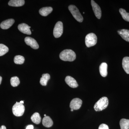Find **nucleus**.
Here are the masks:
<instances>
[{"label":"nucleus","instance_id":"obj_1","mask_svg":"<svg viewBox=\"0 0 129 129\" xmlns=\"http://www.w3.org/2000/svg\"><path fill=\"white\" fill-rule=\"evenodd\" d=\"M59 56L60 59L63 61L71 62L75 60L76 55L74 51L67 49L62 51L60 53Z\"/></svg>","mask_w":129,"mask_h":129},{"label":"nucleus","instance_id":"obj_2","mask_svg":"<svg viewBox=\"0 0 129 129\" xmlns=\"http://www.w3.org/2000/svg\"><path fill=\"white\" fill-rule=\"evenodd\" d=\"M108 99L107 98L103 97L95 104L94 109L96 111H102L107 108L108 106Z\"/></svg>","mask_w":129,"mask_h":129},{"label":"nucleus","instance_id":"obj_3","mask_svg":"<svg viewBox=\"0 0 129 129\" xmlns=\"http://www.w3.org/2000/svg\"><path fill=\"white\" fill-rule=\"evenodd\" d=\"M69 9L75 19L79 22H82L83 18L80 12L78 9L74 5H70L68 7Z\"/></svg>","mask_w":129,"mask_h":129},{"label":"nucleus","instance_id":"obj_4","mask_svg":"<svg viewBox=\"0 0 129 129\" xmlns=\"http://www.w3.org/2000/svg\"><path fill=\"white\" fill-rule=\"evenodd\" d=\"M25 111V107L20 102H16L12 108L13 114L17 117H21L23 115Z\"/></svg>","mask_w":129,"mask_h":129},{"label":"nucleus","instance_id":"obj_5","mask_svg":"<svg viewBox=\"0 0 129 129\" xmlns=\"http://www.w3.org/2000/svg\"><path fill=\"white\" fill-rule=\"evenodd\" d=\"M97 38L95 34L91 33L86 36L85 39L86 45L88 47L94 46L96 44Z\"/></svg>","mask_w":129,"mask_h":129},{"label":"nucleus","instance_id":"obj_6","mask_svg":"<svg viewBox=\"0 0 129 129\" xmlns=\"http://www.w3.org/2000/svg\"><path fill=\"white\" fill-rule=\"evenodd\" d=\"M63 32V25L61 21L56 23L53 29V34L56 38H59L61 36Z\"/></svg>","mask_w":129,"mask_h":129},{"label":"nucleus","instance_id":"obj_7","mask_svg":"<svg viewBox=\"0 0 129 129\" xmlns=\"http://www.w3.org/2000/svg\"><path fill=\"white\" fill-rule=\"evenodd\" d=\"M91 2L95 16L97 18L100 19L102 16V11L101 8L94 1L91 0Z\"/></svg>","mask_w":129,"mask_h":129},{"label":"nucleus","instance_id":"obj_8","mask_svg":"<svg viewBox=\"0 0 129 129\" xmlns=\"http://www.w3.org/2000/svg\"><path fill=\"white\" fill-rule=\"evenodd\" d=\"M82 101L78 98H74L71 101L70 107L71 109L76 110L79 109L82 104Z\"/></svg>","mask_w":129,"mask_h":129},{"label":"nucleus","instance_id":"obj_9","mask_svg":"<svg viewBox=\"0 0 129 129\" xmlns=\"http://www.w3.org/2000/svg\"><path fill=\"white\" fill-rule=\"evenodd\" d=\"M24 41L27 45L29 46L33 49H37L39 48V45L37 42L32 37H25L24 39Z\"/></svg>","mask_w":129,"mask_h":129},{"label":"nucleus","instance_id":"obj_10","mask_svg":"<svg viewBox=\"0 0 129 129\" xmlns=\"http://www.w3.org/2000/svg\"><path fill=\"white\" fill-rule=\"evenodd\" d=\"M18 28L19 30L23 34L28 35H31L32 34L30 29V27L26 24H19Z\"/></svg>","mask_w":129,"mask_h":129},{"label":"nucleus","instance_id":"obj_11","mask_svg":"<svg viewBox=\"0 0 129 129\" xmlns=\"http://www.w3.org/2000/svg\"><path fill=\"white\" fill-rule=\"evenodd\" d=\"M65 81L67 84L71 88H76L78 86L76 81L72 76H67L65 78Z\"/></svg>","mask_w":129,"mask_h":129},{"label":"nucleus","instance_id":"obj_12","mask_svg":"<svg viewBox=\"0 0 129 129\" xmlns=\"http://www.w3.org/2000/svg\"><path fill=\"white\" fill-rule=\"evenodd\" d=\"M14 19H9L3 21L0 24L1 28L3 29H7L9 28L14 23Z\"/></svg>","mask_w":129,"mask_h":129},{"label":"nucleus","instance_id":"obj_13","mask_svg":"<svg viewBox=\"0 0 129 129\" xmlns=\"http://www.w3.org/2000/svg\"><path fill=\"white\" fill-rule=\"evenodd\" d=\"M108 65L106 62L102 63L99 67V72L102 76L105 77L107 75Z\"/></svg>","mask_w":129,"mask_h":129},{"label":"nucleus","instance_id":"obj_14","mask_svg":"<svg viewBox=\"0 0 129 129\" xmlns=\"http://www.w3.org/2000/svg\"><path fill=\"white\" fill-rule=\"evenodd\" d=\"M118 34L126 41L129 42V30L122 29L117 31Z\"/></svg>","mask_w":129,"mask_h":129},{"label":"nucleus","instance_id":"obj_15","mask_svg":"<svg viewBox=\"0 0 129 129\" xmlns=\"http://www.w3.org/2000/svg\"><path fill=\"white\" fill-rule=\"evenodd\" d=\"M25 3L24 0H11L8 2V5L10 6L18 7L23 6Z\"/></svg>","mask_w":129,"mask_h":129},{"label":"nucleus","instance_id":"obj_16","mask_svg":"<svg viewBox=\"0 0 129 129\" xmlns=\"http://www.w3.org/2000/svg\"><path fill=\"white\" fill-rule=\"evenodd\" d=\"M42 124L45 127L49 128L52 126L53 122L49 116H46L43 118Z\"/></svg>","mask_w":129,"mask_h":129},{"label":"nucleus","instance_id":"obj_17","mask_svg":"<svg viewBox=\"0 0 129 129\" xmlns=\"http://www.w3.org/2000/svg\"><path fill=\"white\" fill-rule=\"evenodd\" d=\"M122 67L126 73L129 74V57H125L122 60Z\"/></svg>","mask_w":129,"mask_h":129},{"label":"nucleus","instance_id":"obj_18","mask_svg":"<svg viewBox=\"0 0 129 129\" xmlns=\"http://www.w3.org/2000/svg\"><path fill=\"white\" fill-rule=\"evenodd\" d=\"M53 9L51 7L42 8L39 10L40 14L43 16H47L52 11Z\"/></svg>","mask_w":129,"mask_h":129},{"label":"nucleus","instance_id":"obj_19","mask_svg":"<svg viewBox=\"0 0 129 129\" xmlns=\"http://www.w3.org/2000/svg\"><path fill=\"white\" fill-rule=\"evenodd\" d=\"M50 78V76L48 74H43L41 78L40 83L42 86H46L48 80Z\"/></svg>","mask_w":129,"mask_h":129},{"label":"nucleus","instance_id":"obj_20","mask_svg":"<svg viewBox=\"0 0 129 129\" xmlns=\"http://www.w3.org/2000/svg\"><path fill=\"white\" fill-rule=\"evenodd\" d=\"M31 119L33 122L36 124H39L41 122V118L39 113H35L32 115Z\"/></svg>","mask_w":129,"mask_h":129},{"label":"nucleus","instance_id":"obj_21","mask_svg":"<svg viewBox=\"0 0 129 129\" xmlns=\"http://www.w3.org/2000/svg\"><path fill=\"white\" fill-rule=\"evenodd\" d=\"M121 129H129V119H122L120 121Z\"/></svg>","mask_w":129,"mask_h":129},{"label":"nucleus","instance_id":"obj_22","mask_svg":"<svg viewBox=\"0 0 129 129\" xmlns=\"http://www.w3.org/2000/svg\"><path fill=\"white\" fill-rule=\"evenodd\" d=\"M119 12L125 21L129 22V13L127 12L125 9L120 8Z\"/></svg>","mask_w":129,"mask_h":129},{"label":"nucleus","instance_id":"obj_23","mask_svg":"<svg viewBox=\"0 0 129 129\" xmlns=\"http://www.w3.org/2000/svg\"><path fill=\"white\" fill-rule=\"evenodd\" d=\"M24 60L25 59L24 57L21 55L16 56L14 57V62L17 64H23L24 62Z\"/></svg>","mask_w":129,"mask_h":129},{"label":"nucleus","instance_id":"obj_24","mask_svg":"<svg viewBox=\"0 0 129 129\" xmlns=\"http://www.w3.org/2000/svg\"><path fill=\"white\" fill-rule=\"evenodd\" d=\"M9 51V48L4 44H0V56L5 55Z\"/></svg>","mask_w":129,"mask_h":129},{"label":"nucleus","instance_id":"obj_25","mask_svg":"<svg viewBox=\"0 0 129 129\" xmlns=\"http://www.w3.org/2000/svg\"><path fill=\"white\" fill-rule=\"evenodd\" d=\"M20 80L18 77L14 76L11 78V84L13 87H16L20 84Z\"/></svg>","mask_w":129,"mask_h":129},{"label":"nucleus","instance_id":"obj_26","mask_svg":"<svg viewBox=\"0 0 129 129\" xmlns=\"http://www.w3.org/2000/svg\"><path fill=\"white\" fill-rule=\"evenodd\" d=\"M98 129H109L108 125L105 124H102L99 125Z\"/></svg>","mask_w":129,"mask_h":129},{"label":"nucleus","instance_id":"obj_27","mask_svg":"<svg viewBox=\"0 0 129 129\" xmlns=\"http://www.w3.org/2000/svg\"><path fill=\"white\" fill-rule=\"evenodd\" d=\"M34 126L32 125H28L26 127V129H34Z\"/></svg>","mask_w":129,"mask_h":129},{"label":"nucleus","instance_id":"obj_28","mask_svg":"<svg viewBox=\"0 0 129 129\" xmlns=\"http://www.w3.org/2000/svg\"><path fill=\"white\" fill-rule=\"evenodd\" d=\"M0 129H7L6 128V126H5V125H2L1 126V128H0Z\"/></svg>","mask_w":129,"mask_h":129},{"label":"nucleus","instance_id":"obj_29","mask_svg":"<svg viewBox=\"0 0 129 129\" xmlns=\"http://www.w3.org/2000/svg\"><path fill=\"white\" fill-rule=\"evenodd\" d=\"M2 78L1 76H0V85L2 83Z\"/></svg>","mask_w":129,"mask_h":129},{"label":"nucleus","instance_id":"obj_30","mask_svg":"<svg viewBox=\"0 0 129 129\" xmlns=\"http://www.w3.org/2000/svg\"><path fill=\"white\" fill-rule=\"evenodd\" d=\"M20 103H21V104H23L24 103V101H20Z\"/></svg>","mask_w":129,"mask_h":129},{"label":"nucleus","instance_id":"obj_31","mask_svg":"<svg viewBox=\"0 0 129 129\" xmlns=\"http://www.w3.org/2000/svg\"><path fill=\"white\" fill-rule=\"evenodd\" d=\"M73 111H74L73 109H71V111H72V112H73Z\"/></svg>","mask_w":129,"mask_h":129},{"label":"nucleus","instance_id":"obj_32","mask_svg":"<svg viewBox=\"0 0 129 129\" xmlns=\"http://www.w3.org/2000/svg\"><path fill=\"white\" fill-rule=\"evenodd\" d=\"M44 116H45V117H46V114H44Z\"/></svg>","mask_w":129,"mask_h":129}]
</instances>
